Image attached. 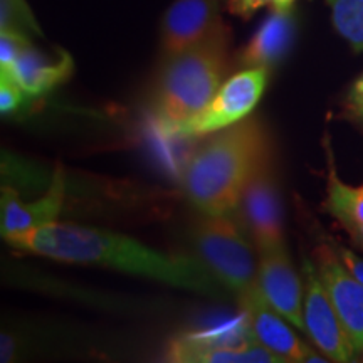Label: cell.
<instances>
[{
  "instance_id": "obj_5",
  "label": "cell",
  "mask_w": 363,
  "mask_h": 363,
  "mask_svg": "<svg viewBox=\"0 0 363 363\" xmlns=\"http://www.w3.org/2000/svg\"><path fill=\"white\" fill-rule=\"evenodd\" d=\"M269 69L267 67H247L224 81L216 96L203 110L182 123L162 130L172 138H194L229 128L251 115L264 93Z\"/></svg>"
},
{
  "instance_id": "obj_26",
  "label": "cell",
  "mask_w": 363,
  "mask_h": 363,
  "mask_svg": "<svg viewBox=\"0 0 363 363\" xmlns=\"http://www.w3.org/2000/svg\"><path fill=\"white\" fill-rule=\"evenodd\" d=\"M353 115H355L358 120L363 121V104H358V106H350Z\"/></svg>"
},
{
  "instance_id": "obj_3",
  "label": "cell",
  "mask_w": 363,
  "mask_h": 363,
  "mask_svg": "<svg viewBox=\"0 0 363 363\" xmlns=\"http://www.w3.org/2000/svg\"><path fill=\"white\" fill-rule=\"evenodd\" d=\"M227 67L229 29L225 26L206 43L163 59L153 96V113L160 131L203 110L224 83Z\"/></svg>"
},
{
  "instance_id": "obj_11",
  "label": "cell",
  "mask_w": 363,
  "mask_h": 363,
  "mask_svg": "<svg viewBox=\"0 0 363 363\" xmlns=\"http://www.w3.org/2000/svg\"><path fill=\"white\" fill-rule=\"evenodd\" d=\"M257 284L272 310L296 330H305V286L286 246L261 254Z\"/></svg>"
},
{
  "instance_id": "obj_4",
  "label": "cell",
  "mask_w": 363,
  "mask_h": 363,
  "mask_svg": "<svg viewBox=\"0 0 363 363\" xmlns=\"http://www.w3.org/2000/svg\"><path fill=\"white\" fill-rule=\"evenodd\" d=\"M195 246L201 261L227 291L242 298L257 284L259 264L239 225L227 214H203L195 227Z\"/></svg>"
},
{
  "instance_id": "obj_13",
  "label": "cell",
  "mask_w": 363,
  "mask_h": 363,
  "mask_svg": "<svg viewBox=\"0 0 363 363\" xmlns=\"http://www.w3.org/2000/svg\"><path fill=\"white\" fill-rule=\"evenodd\" d=\"M167 360L177 363H284L257 340L224 342L212 337H180L170 343Z\"/></svg>"
},
{
  "instance_id": "obj_1",
  "label": "cell",
  "mask_w": 363,
  "mask_h": 363,
  "mask_svg": "<svg viewBox=\"0 0 363 363\" xmlns=\"http://www.w3.org/2000/svg\"><path fill=\"white\" fill-rule=\"evenodd\" d=\"M9 244L54 261L108 267L203 296L224 298L227 291L201 257L160 252L111 230L54 222L17 235Z\"/></svg>"
},
{
  "instance_id": "obj_14",
  "label": "cell",
  "mask_w": 363,
  "mask_h": 363,
  "mask_svg": "<svg viewBox=\"0 0 363 363\" xmlns=\"http://www.w3.org/2000/svg\"><path fill=\"white\" fill-rule=\"evenodd\" d=\"M72 69L74 62L66 51L57 49L51 56L30 44L7 71H0V76L16 81L26 96H40L69 78Z\"/></svg>"
},
{
  "instance_id": "obj_21",
  "label": "cell",
  "mask_w": 363,
  "mask_h": 363,
  "mask_svg": "<svg viewBox=\"0 0 363 363\" xmlns=\"http://www.w3.org/2000/svg\"><path fill=\"white\" fill-rule=\"evenodd\" d=\"M227 11L240 19H249L262 7L271 6V0H227Z\"/></svg>"
},
{
  "instance_id": "obj_8",
  "label": "cell",
  "mask_w": 363,
  "mask_h": 363,
  "mask_svg": "<svg viewBox=\"0 0 363 363\" xmlns=\"http://www.w3.org/2000/svg\"><path fill=\"white\" fill-rule=\"evenodd\" d=\"M246 316L249 333L272 353L281 357L284 363H325L328 358L320 357L313 348L298 338L289 328V323L279 313H276L262 296L259 284H256L247 294L239 298Z\"/></svg>"
},
{
  "instance_id": "obj_15",
  "label": "cell",
  "mask_w": 363,
  "mask_h": 363,
  "mask_svg": "<svg viewBox=\"0 0 363 363\" xmlns=\"http://www.w3.org/2000/svg\"><path fill=\"white\" fill-rule=\"evenodd\" d=\"M296 24L291 11H272L239 54V66L267 67L278 65L291 48Z\"/></svg>"
},
{
  "instance_id": "obj_6",
  "label": "cell",
  "mask_w": 363,
  "mask_h": 363,
  "mask_svg": "<svg viewBox=\"0 0 363 363\" xmlns=\"http://www.w3.org/2000/svg\"><path fill=\"white\" fill-rule=\"evenodd\" d=\"M238 211L259 254L284 247L283 206L269 155L259 163L244 187Z\"/></svg>"
},
{
  "instance_id": "obj_23",
  "label": "cell",
  "mask_w": 363,
  "mask_h": 363,
  "mask_svg": "<svg viewBox=\"0 0 363 363\" xmlns=\"http://www.w3.org/2000/svg\"><path fill=\"white\" fill-rule=\"evenodd\" d=\"M358 104H363V74L348 91V106H358Z\"/></svg>"
},
{
  "instance_id": "obj_2",
  "label": "cell",
  "mask_w": 363,
  "mask_h": 363,
  "mask_svg": "<svg viewBox=\"0 0 363 363\" xmlns=\"http://www.w3.org/2000/svg\"><path fill=\"white\" fill-rule=\"evenodd\" d=\"M267 155L264 130L257 120L246 118L195 150L182 169V187L202 214H229Z\"/></svg>"
},
{
  "instance_id": "obj_19",
  "label": "cell",
  "mask_w": 363,
  "mask_h": 363,
  "mask_svg": "<svg viewBox=\"0 0 363 363\" xmlns=\"http://www.w3.org/2000/svg\"><path fill=\"white\" fill-rule=\"evenodd\" d=\"M30 44L33 40L29 35L16 30H0V71H7Z\"/></svg>"
},
{
  "instance_id": "obj_20",
  "label": "cell",
  "mask_w": 363,
  "mask_h": 363,
  "mask_svg": "<svg viewBox=\"0 0 363 363\" xmlns=\"http://www.w3.org/2000/svg\"><path fill=\"white\" fill-rule=\"evenodd\" d=\"M26 93L19 84L9 76H0V111L2 115L16 111L24 101Z\"/></svg>"
},
{
  "instance_id": "obj_16",
  "label": "cell",
  "mask_w": 363,
  "mask_h": 363,
  "mask_svg": "<svg viewBox=\"0 0 363 363\" xmlns=\"http://www.w3.org/2000/svg\"><path fill=\"white\" fill-rule=\"evenodd\" d=\"M328 211L342 222L347 230L363 227V185H345L335 170L333 158L328 157Z\"/></svg>"
},
{
  "instance_id": "obj_27",
  "label": "cell",
  "mask_w": 363,
  "mask_h": 363,
  "mask_svg": "<svg viewBox=\"0 0 363 363\" xmlns=\"http://www.w3.org/2000/svg\"><path fill=\"white\" fill-rule=\"evenodd\" d=\"M360 357H362V358H360V360H362V362H363V352H362V353H360Z\"/></svg>"
},
{
  "instance_id": "obj_10",
  "label": "cell",
  "mask_w": 363,
  "mask_h": 363,
  "mask_svg": "<svg viewBox=\"0 0 363 363\" xmlns=\"http://www.w3.org/2000/svg\"><path fill=\"white\" fill-rule=\"evenodd\" d=\"M315 266L357 355L363 352V284L340 261L333 246L315 249Z\"/></svg>"
},
{
  "instance_id": "obj_9",
  "label": "cell",
  "mask_w": 363,
  "mask_h": 363,
  "mask_svg": "<svg viewBox=\"0 0 363 363\" xmlns=\"http://www.w3.org/2000/svg\"><path fill=\"white\" fill-rule=\"evenodd\" d=\"M220 6L222 0H175L162 21L163 59L206 43L222 29Z\"/></svg>"
},
{
  "instance_id": "obj_7",
  "label": "cell",
  "mask_w": 363,
  "mask_h": 363,
  "mask_svg": "<svg viewBox=\"0 0 363 363\" xmlns=\"http://www.w3.org/2000/svg\"><path fill=\"white\" fill-rule=\"evenodd\" d=\"M305 276V331L311 342L330 362H352L357 355L337 308L318 274L315 262L303 257Z\"/></svg>"
},
{
  "instance_id": "obj_18",
  "label": "cell",
  "mask_w": 363,
  "mask_h": 363,
  "mask_svg": "<svg viewBox=\"0 0 363 363\" xmlns=\"http://www.w3.org/2000/svg\"><path fill=\"white\" fill-rule=\"evenodd\" d=\"M0 30H16L29 38L43 35L26 0H0Z\"/></svg>"
},
{
  "instance_id": "obj_24",
  "label": "cell",
  "mask_w": 363,
  "mask_h": 363,
  "mask_svg": "<svg viewBox=\"0 0 363 363\" xmlns=\"http://www.w3.org/2000/svg\"><path fill=\"white\" fill-rule=\"evenodd\" d=\"M12 348H13V342L11 340V337H7L6 333H2V362L11 360Z\"/></svg>"
},
{
  "instance_id": "obj_12",
  "label": "cell",
  "mask_w": 363,
  "mask_h": 363,
  "mask_svg": "<svg viewBox=\"0 0 363 363\" xmlns=\"http://www.w3.org/2000/svg\"><path fill=\"white\" fill-rule=\"evenodd\" d=\"M65 170L61 167H57L54 172L51 185L44 197L34 202H22L16 190L4 185L2 197H0V233H2V238L9 242L17 235L57 222L62 202H65Z\"/></svg>"
},
{
  "instance_id": "obj_17",
  "label": "cell",
  "mask_w": 363,
  "mask_h": 363,
  "mask_svg": "<svg viewBox=\"0 0 363 363\" xmlns=\"http://www.w3.org/2000/svg\"><path fill=\"white\" fill-rule=\"evenodd\" d=\"M328 6L337 33L353 51L363 52V0H328Z\"/></svg>"
},
{
  "instance_id": "obj_25",
  "label": "cell",
  "mask_w": 363,
  "mask_h": 363,
  "mask_svg": "<svg viewBox=\"0 0 363 363\" xmlns=\"http://www.w3.org/2000/svg\"><path fill=\"white\" fill-rule=\"evenodd\" d=\"M294 0H271L272 11H291Z\"/></svg>"
},
{
  "instance_id": "obj_22",
  "label": "cell",
  "mask_w": 363,
  "mask_h": 363,
  "mask_svg": "<svg viewBox=\"0 0 363 363\" xmlns=\"http://www.w3.org/2000/svg\"><path fill=\"white\" fill-rule=\"evenodd\" d=\"M333 249L337 251L340 261L343 262L345 267L363 284V257L343 246H333Z\"/></svg>"
}]
</instances>
